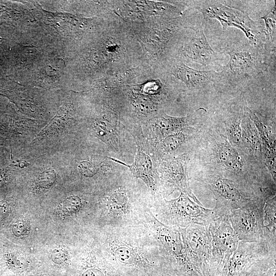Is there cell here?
<instances>
[{"label": "cell", "instance_id": "cell-1", "mask_svg": "<svg viewBox=\"0 0 276 276\" xmlns=\"http://www.w3.org/2000/svg\"><path fill=\"white\" fill-rule=\"evenodd\" d=\"M154 237L174 274L176 276H202L183 242L179 227L166 225L149 211L145 212Z\"/></svg>", "mask_w": 276, "mask_h": 276}, {"label": "cell", "instance_id": "cell-2", "mask_svg": "<svg viewBox=\"0 0 276 276\" xmlns=\"http://www.w3.org/2000/svg\"><path fill=\"white\" fill-rule=\"evenodd\" d=\"M193 8L203 16V22L215 18L220 21L222 29L229 27L241 30L249 40V43L255 47L262 46L261 37L264 30L261 24L251 20L248 14L223 5L219 1H201L193 3Z\"/></svg>", "mask_w": 276, "mask_h": 276}, {"label": "cell", "instance_id": "cell-3", "mask_svg": "<svg viewBox=\"0 0 276 276\" xmlns=\"http://www.w3.org/2000/svg\"><path fill=\"white\" fill-rule=\"evenodd\" d=\"M260 50L249 43L228 46L223 53L228 54L230 59L218 72V80H244L258 74L263 66L264 58Z\"/></svg>", "mask_w": 276, "mask_h": 276}, {"label": "cell", "instance_id": "cell-4", "mask_svg": "<svg viewBox=\"0 0 276 276\" xmlns=\"http://www.w3.org/2000/svg\"><path fill=\"white\" fill-rule=\"evenodd\" d=\"M170 201H165L159 214L164 222L173 226L185 228L192 224L209 226L218 217L214 209L204 208L190 199L185 193Z\"/></svg>", "mask_w": 276, "mask_h": 276}, {"label": "cell", "instance_id": "cell-5", "mask_svg": "<svg viewBox=\"0 0 276 276\" xmlns=\"http://www.w3.org/2000/svg\"><path fill=\"white\" fill-rule=\"evenodd\" d=\"M276 254V247L266 241H239L236 249L223 266L219 276H253L260 264Z\"/></svg>", "mask_w": 276, "mask_h": 276}, {"label": "cell", "instance_id": "cell-6", "mask_svg": "<svg viewBox=\"0 0 276 276\" xmlns=\"http://www.w3.org/2000/svg\"><path fill=\"white\" fill-rule=\"evenodd\" d=\"M184 244L202 276H216L217 266L212 254L209 226L192 224L179 228Z\"/></svg>", "mask_w": 276, "mask_h": 276}, {"label": "cell", "instance_id": "cell-7", "mask_svg": "<svg viewBox=\"0 0 276 276\" xmlns=\"http://www.w3.org/2000/svg\"><path fill=\"white\" fill-rule=\"evenodd\" d=\"M265 200L254 199L231 211L229 219L239 241L264 240L263 212Z\"/></svg>", "mask_w": 276, "mask_h": 276}, {"label": "cell", "instance_id": "cell-8", "mask_svg": "<svg viewBox=\"0 0 276 276\" xmlns=\"http://www.w3.org/2000/svg\"><path fill=\"white\" fill-rule=\"evenodd\" d=\"M209 229L212 238L213 259L218 267L216 276H219L223 266L236 249L239 240L231 225L229 215L212 220Z\"/></svg>", "mask_w": 276, "mask_h": 276}, {"label": "cell", "instance_id": "cell-9", "mask_svg": "<svg viewBox=\"0 0 276 276\" xmlns=\"http://www.w3.org/2000/svg\"><path fill=\"white\" fill-rule=\"evenodd\" d=\"M193 30L192 34L178 45L175 60L204 66L217 64L223 53L215 52L212 49L201 27Z\"/></svg>", "mask_w": 276, "mask_h": 276}, {"label": "cell", "instance_id": "cell-10", "mask_svg": "<svg viewBox=\"0 0 276 276\" xmlns=\"http://www.w3.org/2000/svg\"><path fill=\"white\" fill-rule=\"evenodd\" d=\"M169 66L170 74L183 83L189 90L200 89L218 81V72L213 70H195L175 59Z\"/></svg>", "mask_w": 276, "mask_h": 276}, {"label": "cell", "instance_id": "cell-11", "mask_svg": "<svg viewBox=\"0 0 276 276\" xmlns=\"http://www.w3.org/2000/svg\"><path fill=\"white\" fill-rule=\"evenodd\" d=\"M164 177L172 187L187 194L196 203L203 206L190 188L183 158H177L169 163L165 168Z\"/></svg>", "mask_w": 276, "mask_h": 276}, {"label": "cell", "instance_id": "cell-12", "mask_svg": "<svg viewBox=\"0 0 276 276\" xmlns=\"http://www.w3.org/2000/svg\"><path fill=\"white\" fill-rule=\"evenodd\" d=\"M117 126V117L111 110L106 111L93 124L97 136L116 150L118 149L119 143Z\"/></svg>", "mask_w": 276, "mask_h": 276}, {"label": "cell", "instance_id": "cell-13", "mask_svg": "<svg viewBox=\"0 0 276 276\" xmlns=\"http://www.w3.org/2000/svg\"><path fill=\"white\" fill-rule=\"evenodd\" d=\"M112 160L128 167L133 175L142 179L150 189L154 188L155 182L153 172V166L150 157L137 146L134 162L132 165L124 163L112 157Z\"/></svg>", "mask_w": 276, "mask_h": 276}, {"label": "cell", "instance_id": "cell-14", "mask_svg": "<svg viewBox=\"0 0 276 276\" xmlns=\"http://www.w3.org/2000/svg\"><path fill=\"white\" fill-rule=\"evenodd\" d=\"M186 118L164 115L151 120L152 131L157 139L160 140L166 136L179 131L185 123Z\"/></svg>", "mask_w": 276, "mask_h": 276}, {"label": "cell", "instance_id": "cell-15", "mask_svg": "<svg viewBox=\"0 0 276 276\" xmlns=\"http://www.w3.org/2000/svg\"><path fill=\"white\" fill-rule=\"evenodd\" d=\"M275 197L265 201L264 212V241L270 245L276 246Z\"/></svg>", "mask_w": 276, "mask_h": 276}, {"label": "cell", "instance_id": "cell-16", "mask_svg": "<svg viewBox=\"0 0 276 276\" xmlns=\"http://www.w3.org/2000/svg\"><path fill=\"white\" fill-rule=\"evenodd\" d=\"M221 162L227 168L236 173L241 171L242 160L237 152L228 144H222L219 149Z\"/></svg>", "mask_w": 276, "mask_h": 276}, {"label": "cell", "instance_id": "cell-17", "mask_svg": "<svg viewBox=\"0 0 276 276\" xmlns=\"http://www.w3.org/2000/svg\"><path fill=\"white\" fill-rule=\"evenodd\" d=\"M107 208L108 213L113 216L126 214L129 209L126 194L120 191L111 194L107 201Z\"/></svg>", "mask_w": 276, "mask_h": 276}, {"label": "cell", "instance_id": "cell-18", "mask_svg": "<svg viewBox=\"0 0 276 276\" xmlns=\"http://www.w3.org/2000/svg\"><path fill=\"white\" fill-rule=\"evenodd\" d=\"M132 100L136 111L142 116L149 115L156 110V102L146 95L133 93Z\"/></svg>", "mask_w": 276, "mask_h": 276}, {"label": "cell", "instance_id": "cell-19", "mask_svg": "<svg viewBox=\"0 0 276 276\" xmlns=\"http://www.w3.org/2000/svg\"><path fill=\"white\" fill-rule=\"evenodd\" d=\"M261 18L265 21V29L264 33L266 41L270 43L269 48L272 46L275 49V5L273 8L264 16Z\"/></svg>", "mask_w": 276, "mask_h": 276}, {"label": "cell", "instance_id": "cell-20", "mask_svg": "<svg viewBox=\"0 0 276 276\" xmlns=\"http://www.w3.org/2000/svg\"><path fill=\"white\" fill-rule=\"evenodd\" d=\"M82 202L78 196L72 195L66 198L58 207L57 213L65 217L78 212L82 208Z\"/></svg>", "mask_w": 276, "mask_h": 276}, {"label": "cell", "instance_id": "cell-21", "mask_svg": "<svg viewBox=\"0 0 276 276\" xmlns=\"http://www.w3.org/2000/svg\"><path fill=\"white\" fill-rule=\"evenodd\" d=\"M5 263L11 271L21 273L29 267V262L25 257L16 254H9L6 256Z\"/></svg>", "mask_w": 276, "mask_h": 276}, {"label": "cell", "instance_id": "cell-22", "mask_svg": "<svg viewBox=\"0 0 276 276\" xmlns=\"http://www.w3.org/2000/svg\"><path fill=\"white\" fill-rule=\"evenodd\" d=\"M64 117L65 112L62 110H59L55 117L48 124V126L39 132L33 141L39 137L51 134L57 128H59L65 121Z\"/></svg>", "mask_w": 276, "mask_h": 276}, {"label": "cell", "instance_id": "cell-23", "mask_svg": "<svg viewBox=\"0 0 276 276\" xmlns=\"http://www.w3.org/2000/svg\"><path fill=\"white\" fill-rule=\"evenodd\" d=\"M56 178L54 170L48 169L38 175L36 183L38 187L43 189H49L54 183Z\"/></svg>", "mask_w": 276, "mask_h": 276}, {"label": "cell", "instance_id": "cell-24", "mask_svg": "<svg viewBox=\"0 0 276 276\" xmlns=\"http://www.w3.org/2000/svg\"><path fill=\"white\" fill-rule=\"evenodd\" d=\"M183 133L178 132L166 136L163 140L162 145L166 151H171L176 149L184 141Z\"/></svg>", "mask_w": 276, "mask_h": 276}, {"label": "cell", "instance_id": "cell-25", "mask_svg": "<svg viewBox=\"0 0 276 276\" xmlns=\"http://www.w3.org/2000/svg\"><path fill=\"white\" fill-rule=\"evenodd\" d=\"M243 139L246 144L252 149H257L258 148V144L259 143L257 134L255 130L250 126H247L243 130Z\"/></svg>", "mask_w": 276, "mask_h": 276}, {"label": "cell", "instance_id": "cell-26", "mask_svg": "<svg viewBox=\"0 0 276 276\" xmlns=\"http://www.w3.org/2000/svg\"><path fill=\"white\" fill-rule=\"evenodd\" d=\"M80 173L86 177H91L98 171V168L89 161H81L78 165Z\"/></svg>", "mask_w": 276, "mask_h": 276}, {"label": "cell", "instance_id": "cell-27", "mask_svg": "<svg viewBox=\"0 0 276 276\" xmlns=\"http://www.w3.org/2000/svg\"><path fill=\"white\" fill-rule=\"evenodd\" d=\"M241 120H236L232 124L229 128V136L231 140L235 144H238L240 142L242 138V130L241 127Z\"/></svg>", "mask_w": 276, "mask_h": 276}, {"label": "cell", "instance_id": "cell-28", "mask_svg": "<svg viewBox=\"0 0 276 276\" xmlns=\"http://www.w3.org/2000/svg\"><path fill=\"white\" fill-rule=\"evenodd\" d=\"M52 261L58 265H62L67 262L68 256L67 252L61 248H57L53 250L51 255Z\"/></svg>", "mask_w": 276, "mask_h": 276}, {"label": "cell", "instance_id": "cell-29", "mask_svg": "<svg viewBox=\"0 0 276 276\" xmlns=\"http://www.w3.org/2000/svg\"><path fill=\"white\" fill-rule=\"evenodd\" d=\"M29 228L26 220H19L15 222L12 227V232L16 237H20L26 234Z\"/></svg>", "mask_w": 276, "mask_h": 276}, {"label": "cell", "instance_id": "cell-30", "mask_svg": "<svg viewBox=\"0 0 276 276\" xmlns=\"http://www.w3.org/2000/svg\"><path fill=\"white\" fill-rule=\"evenodd\" d=\"M10 205L4 201H0V222L5 219L10 213Z\"/></svg>", "mask_w": 276, "mask_h": 276}, {"label": "cell", "instance_id": "cell-31", "mask_svg": "<svg viewBox=\"0 0 276 276\" xmlns=\"http://www.w3.org/2000/svg\"><path fill=\"white\" fill-rule=\"evenodd\" d=\"M37 276H48L47 275H44V274H43V275H37Z\"/></svg>", "mask_w": 276, "mask_h": 276}, {"label": "cell", "instance_id": "cell-32", "mask_svg": "<svg viewBox=\"0 0 276 276\" xmlns=\"http://www.w3.org/2000/svg\"><path fill=\"white\" fill-rule=\"evenodd\" d=\"M169 276H176V275H170Z\"/></svg>", "mask_w": 276, "mask_h": 276}]
</instances>
